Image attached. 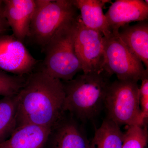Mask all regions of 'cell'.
Wrapping results in <instances>:
<instances>
[{"label":"cell","instance_id":"19","mask_svg":"<svg viewBox=\"0 0 148 148\" xmlns=\"http://www.w3.org/2000/svg\"><path fill=\"white\" fill-rule=\"evenodd\" d=\"M141 81L142 84L139 88L140 107L143 119L147 123L148 118V76Z\"/></svg>","mask_w":148,"mask_h":148},{"label":"cell","instance_id":"11","mask_svg":"<svg viewBox=\"0 0 148 148\" xmlns=\"http://www.w3.org/2000/svg\"><path fill=\"white\" fill-rule=\"evenodd\" d=\"M4 14L18 40L24 42L29 36L30 24L34 14L36 0H4Z\"/></svg>","mask_w":148,"mask_h":148},{"label":"cell","instance_id":"16","mask_svg":"<svg viewBox=\"0 0 148 148\" xmlns=\"http://www.w3.org/2000/svg\"><path fill=\"white\" fill-rule=\"evenodd\" d=\"M17 94L0 99V143L8 139L17 126Z\"/></svg>","mask_w":148,"mask_h":148},{"label":"cell","instance_id":"5","mask_svg":"<svg viewBox=\"0 0 148 148\" xmlns=\"http://www.w3.org/2000/svg\"><path fill=\"white\" fill-rule=\"evenodd\" d=\"M29 36L42 49L63 23L78 14L73 0H36Z\"/></svg>","mask_w":148,"mask_h":148},{"label":"cell","instance_id":"10","mask_svg":"<svg viewBox=\"0 0 148 148\" xmlns=\"http://www.w3.org/2000/svg\"><path fill=\"white\" fill-rule=\"evenodd\" d=\"M111 33H118L121 27L132 21L147 20L148 1L117 0L105 14Z\"/></svg>","mask_w":148,"mask_h":148},{"label":"cell","instance_id":"4","mask_svg":"<svg viewBox=\"0 0 148 148\" xmlns=\"http://www.w3.org/2000/svg\"><path fill=\"white\" fill-rule=\"evenodd\" d=\"M138 82L117 80L111 82L109 86L104 107L107 118L119 126H144L147 124L140 109Z\"/></svg>","mask_w":148,"mask_h":148},{"label":"cell","instance_id":"8","mask_svg":"<svg viewBox=\"0 0 148 148\" xmlns=\"http://www.w3.org/2000/svg\"><path fill=\"white\" fill-rule=\"evenodd\" d=\"M38 61L23 42L12 35L0 36V69L14 75L25 76L33 71Z\"/></svg>","mask_w":148,"mask_h":148},{"label":"cell","instance_id":"9","mask_svg":"<svg viewBox=\"0 0 148 148\" xmlns=\"http://www.w3.org/2000/svg\"><path fill=\"white\" fill-rule=\"evenodd\" d=\"M74 117L70 113L67 116L65 113L51 128L46 147L48 148H90V142Z\"/></svg>","mask_w":148,"mask_h":148},{"label":"cell","instance_id":"3","mask_svg":"<svg viewBox=\"0 0 148 148\" xmlns=\"http://www.w3.org/2000/svg\"><path fill=\"white\" fill-rule=\"evenodd\" d=\"M79 16L63 23L43 49L45 56L41 71L62 81L73 79L82 71L75 47Z\"/></svg>","mask_w":148,"mask_h":148},{"label":"cell","instance_id":"15","mask_svg":"<svg viewBox=\"0 0 148 148\" xmlns=\"http://www.w3.org/2000/svg\"><path fill=\"white\" fill-rule=\"evenodd\" d=\"M124 137L119 125L107 118L95 130L90 148H122Z\"/></svg>","mask_w":148,"mask_h":148},{"label":"cell","instance_id":"1","mask_svg":"<svg viewBox=\"0 0 148 148\" xmlns=\"http://www.w3.org/2000/svg\"><path fill=\"white\" fill-rule=\"evenodd\" d=\"M17 95L16 127L34 124L51 128L66 112L62 81L41 70L29 75Z\"/></svg>","mask_w":148,"mask_h":148},{"label":"cell","instance_id":"12","mask_svg":"<svg viewBox=\"0 0 148 148\" xmlns=\"http://www.w3.org/2000/svg\"><path fill=\"white\" fill-rule=\"evenodd\" d=\"M51 128L34 124L17 127L0 148H45Z\"/></svg>","mask_w":148,"mask_h":148},{"label":"cell","instance_id":"17","mask_svg":"<svg viewBox=\"0 0 148 148\" xmlns=\"http://www.w3.org/2000/svg\"><path fill=\"white\" fill-rule=\"evenodd\" d=\"M122 148H147L148 130L144 126H127Z\"/></svg>","mask_w":148,"mask_h":148},{"label":"cell","instance_id":"13","mask_svg":"<svg viewBox=\"0 0 148 148\" xmlns=\"http://www.w3.org/2000/svg\"><path fill=\"white\" fill-rule=\"evenodd\" d=\"M118 35L128 50L137 57L148 70V22L140 21L132 26L121 27Z\"/></svg>","mask_w":148,"mask_h":148},{"label":"cell","instance_id":"20","mask_svg":"<svg viewBox=\"0 0 148 148\" xmlns=\"http://www.w3.org/2000/svg\"><path fill=\"white\" fill-rule=\"evenodd\" d=\"M10 28L8 22L4 14L3 1L0 0V36L4 35Z\"/></svg>","mask_w":148,"mask_h":148},{"label":"cell","instance_id":"6","mask_svg":"<svg viewBox=\"0 0 148 148\" xmlns=\"http://www.w3.org/2000/svg\"><path fill=\"white\" fill-rule=\"evenodd\" d=\"M104 69L119 80L138 82L148 76V70L126 47L117 33L104 37Z\"/></svg>","mask_w":148,"mask_h":148},{"label":"cell","instance_id":"7","mask_svg":"<svg viewBox=\"0 0 148 148\" xmlns=\"http://www.w3.org/2000/svg\"><path fill=\"white\" fill-rule=\"evenodd\" d=\"M75 47L84 73L106 70L104 66V36L98 31L86 27L79 15Z\"/></svg>","mask_w":148,"mask_h":148},{"label":"cell","instance_id":"18","mask_svg":"<svg viewBox=\"0 0 148 148\" xmlns=\"http://www.w3.org/2000/svg\"><path fill=\"white\" fill-rule=\"evenodd\" d=\"M26 79L25 76L9 75L0 69V95L4 97L16 95Z\"/></svg>","mask_w":148,"mask_h":148},{"label":"cell","instance_id":"14","mask_svg":"<svg viewBox=\"0 0 148 148\" xmlns=\"http://www.w3.org/2000/svg\"><path fill=\"white\" fill-rule=\"evenodd\" d=\"M76 7L80 12V17L86 27L101 33L104 37H108L109 30L103 8L108 0H73Z\"/></svg>","mask_w":148,"mask_h":148},{"label":"cell","instance_id":"2","mask_svg":"<svg viewBox=\"0 0 148 148\" xmlns=\"http://www.w3.org/2000/svg\"><path fill=\"white\" fill-rule=\"evenodd\" d=\"M111 76L104 70L62 81L65 92V112L82 121L96 116L104 107Z\"/></svg>","mask_w":148,"mask_h":148}]
</instances>
